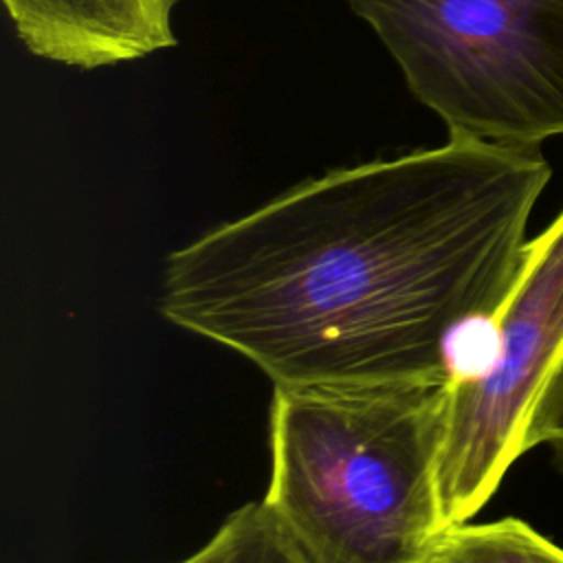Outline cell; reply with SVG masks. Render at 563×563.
Returning a JSON list of instances; mask_svg holds the SVG:
<instances>
[{
    "label": "cell",
    "instance_id": "6da1fadb",
    "mask_svg": "<svg viewBox=\"0 0 563 563\" xmlns=\"http://www.w3.org/2000/svg\"><path fill=\"white\" fill-rule=\"evenodd\" d=\"M550 176L539 145L462 134L328 172L174 251L158 310L273 387L446 383L508 299Z\"/></svg>",
    "mask_w": 563,
    "mask_h": 563
},
{
    "label": "cell",
    "instance_id": "7a4b0ae2",
    "mask_svg": "<svg viewBox=\"0 0 563 563\" xmlns=\"http://www.w3.org/2000/svg\"><path fill=\"white\" fill-rule=\"evenodd\" d=\"M444 385L273 387L264 506L308 563H427Z\"/></svg>",
    "mask_w": 563,
    "mask_h": 563
},
{
    "label": "cell",
    "instance_id": "3957f363",
    "mask_svg": "<svg viewBox=\"0 0 563 563\" xmlns=\"http://www.w3.org/2000/svg\"><path fill=\"white\" fill-rule=\"evenodd\" d=\"M449 134H563V0H347Z\"/></svg>",
    "mask_w": 563,
    "mask_h": 563
},
{
    "label": "cell",
    "instance_id": "277c9868",
    "mask_svg": "<svg viewBox=\"0 0 563 563\" xmlns=\"http://www.w3.org/2000/svg\"><path fill=\"white\" fill-rule=\"evenodd\" d=\"M563 352V211L526 246L490 323L484 363L444 385L440 497L446 526L471 521L526 453L530 411Z\"/></svg>",
    "mask_w": 563,
    "mask_h": 563
},
{
    "label": "cell",
    "instance_id": "5b68a950",
    "mask_svg": "<svg viewBox=\"0 0 563 563\" xmlns=\"http://www.w3.org/2000/svg\"><path fill=\"white\" fill-rule=\"evenodd\" d=\"M9 18L40 57L99 68L176 44V0H2Z\"/></svg>",
    "mask_w": 563,
    "mask_h": 563
},
{
    "label": "cell",
    "instance_id": "8992f818",
    "mask_svg": "<svg viewBox=\"0 0 563 563\" xmlns=\"http://www.w3.org/2000/svg\"><path fill=\"white\" fill-rule=\"evenodd\" d=\"M427 563H563V550L515 517L449 526Z\"/></svg>",
    "mask_w": 563,
    "mask_h": 563
},
{
    "label": "cell",
    "instance_id": "52a82bcc",
    "mask_svg": "<svg viewBox=\"0 0 563 563\" xmlns=\"http://www.w3.org/2000/svg\"><path fill=\"white\" fill-rule=\"evenodd\" d=\"M189 563H308L264 501L233 510Z\"/></svg>",
    "mask_w": 563,
    "mask_h": 563
},
{
    "label": "cell",
    "instance_id": "ba28073f",
    "mask_svg": "<svg viewBox=\"0 0 563 563\" xmlns=\"http://www.w3.org/2000/svg\"><path fill=\"white\" fill-rule=\"evenodd\" d=\"M526 451L552 444L563 455V352L550 372L526 427Z\"/></svg>",
    "mask_w": 563,
    "mask_h": 563
},
{
    "label": "cell",
    "instance_id": "9c48e42d",
    "mask_svg": "<svg viewBox=\"0 0 563 563\" xmlns=\"http://www.w3.org/2000/svg\"><path fill=\"white\" fill-rule=\"evenodd\" d=\"M178 563H189V556H187V559H185V561H178Z\"/></svg>",
    "mask_w": 563,
    "mask_h": 563
}]
</instances>
